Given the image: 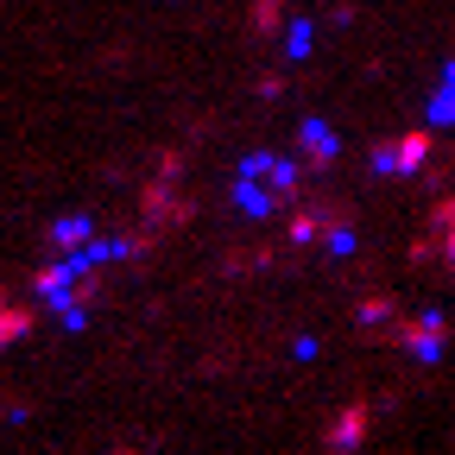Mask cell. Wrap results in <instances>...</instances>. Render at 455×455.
<instances>
[{
  "label": "cell",
  "instance_id": "obj_1",
  "mask_svg": "<svg viewBox=\"0 0 455 455\" xmlns=\"http://www.w3.org/2000/svg\"><path fill=\"white\" fill-rule=\"evenodd\" d=\"M298 158H247L241 164V203L259 215V209H278V203H291L298 196Z\"/></svg>",
  "mask_w": 455,
  "mask_h": 455
},
{
  "label": "cell",
  "instance_id": "obj_2",
  "mask_svg": "<svg viewBox=\"0 0 455 455\" xmlns=\"http://www.w3.org/2000/svg\"><path fill=\"white\" fill-rule=\"evenodd\" d=\"M430 127H411L405 140H386V146H373V171H386V178H418V171L430 164Z\"/></svg>",
  "mask_w": 455,
  "mask_h": 455
},
{
  "label": "cell",
  "instance_id": "obj_3",
  "mask_svg": "<svg viewBox=\"0 0 455 455\" xmlns=\"http://www.w3.org/2000/svg\"><path fill=\"white\" fill-rule=\"evenodd\" d=\"M379 341H398V348H411L418 361H436L443 341H449V323L443 316H392V329H379Z\"/></svg>",
  "mask_w": 455,
  "mask_h": 455
},
{
  "label": "cell",
  "instance_id": "obj_4",
  "mask_svg": "<svg viewBox=\"0 0 455 455\" xmlns=\"http://www.w3.org/2000/svg\"><path fill=\"white\" fill-rule=\"evenodd\" d=\"M298 146H304V164H316V171H329L335 152H341V146H335V127H323V121H310V127L298 133Z\"/></svg>",
  "mask_w": 455,
  "mask_h": 455
},
{
  "label": "cell",
  "instance_id": "obj_5",
  "mask_svg": "<svg viewBox=\"0 0 455 455\" xmlns=\"http://www.w3.org/2000/svg\"><path fill=\"white\" fill-rule=\"evenodd\" d=\"M361 436H367V405H348L335 418V430H329V449H355Z\"/></svg>",
  "mask_w": 455,
  "mask_h": 455
},
{
  "label": "cell",
  "instance_id": "obj_6",
  "mask_svg": "<svg viewBox=\"0 0 455 455\" xmlns=\"http://www.w3.org/2000/svg\"><path fill=\"white\" fill-rule=\"evenodd\" d=\"M32 329V310L26 304H7V298H0V348H13V341Z\"/></svg>",
  "mask_w": 455,
  "mask_h": 455
},
{
  "label": "cell",
  "instance_id": "obj_7",
  "mask_svg": "<svg viewBox=\"0 0 455 455\" xmlns=\"http://www.w3.org/2000/svg\"><path fill=\"white\" fill-rule=\"evenodd\" d=\"M392 316H398V310H392V298H386V291L361 298V323H367V329H379V323H392Z\"/></svg>",
  "mask_w": 455,
  "mask_h": 455
},
{
  "label": "cell",
  "instance_id": "obj_8",
  "mask_svg": "<svg viewBox=\"0 0 455 455\" xmlns=\"http://www.w3.org/2000/svg\"><path fill=\"white\" fill-rule=\"evenodd\" d=\"M83 235H89V221H57V228H51V241H57V247H76Z\"/></svg>",
  "mask_w": 455,
  "mask_h": 455
}]
</instances>
